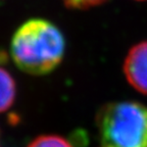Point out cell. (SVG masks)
<instances>
[{
    "label": "cell",
    "instance_id": "6",
    "mask_svg": "<svg viewBox=\"0 0 147 147\" xmlns=\"http://www.w3.org/2000/svg\"><path fill=\"white\" fill-rule=\"evenodd\" d=\"M61 1L69 8L86 9L101 4L105 2L106 0H61Z\"/></svg>",
    "mask_w": 147,
    "mask_h": 147
},
{
    "label": "cell",
    "instance_id": "1",
    "mask_svg": "<svg viewBox=\"0 0 147 147\" xmlns=\"http://www.w3.org/2000/svg\"><path fill=\"white\" fill-rule=\"evenodd\" d=\"M12 59L23 71L43 76L59 65L65 52L61 31L44 18H31L18 28L10 44Z\"/></svg>",
    "mask_w": 147,
    "mask_h": 147
},
{
    "label": "cell",
    "instance_id": "4",
    "mask_svg": "<svg viewBox=\"0 0 147 147\" xmlns=\"http://www.w3.org/2000/svg\"><path fill=\"white\" fill-rule=\"evenodd\" d=\"M16 94V81L6 69L0 67V113L13 104Z\"/></svg>",
    "mask_w": 147,
    "mask_h": 147
},
{
    "label": "cell",
    "instance_id": "5",
    "mask_svg": "<svg viewBox=\"0 0 147 147\" xmlns=\"http://www.w3.org/2000/svg\"><path fill=\"white\" fill-rule=\"evenodd\" d=\"M27 147H73V145L60 136L42 135L34 139Z\"/></svg>",
    "mask_w": 147,
    "mask_h": 147
},
{
    "label": "cell",
    "instance_id": "2",
    "mask_svg": "<svg viewBox=\"0 0 147 147\" xmlns=\"http://www.w3.org/2000/svg\"><path fill=\"white\" fill-rule=\"evenodd\" d=\"M103 147H147V106L135 101L105 104L96 115Z\"/></svg>",
    "mask_w": 147,
    "mask_h": 147
},
{
    "label": "cell",
    "instance_id": "3",
    "mask_svg": "<svg viewBox=\"0 0 147 147\" xmlns=\"http://www.w3.org/2000/svg\"><path fill=\"white\" fill-rule=\"evenodd\" d=\"M124 73L134 89L147 95V41L130 49L124 62Z\"/></svg>",
    "mask_w": 147,
    "mask_h": 147
}]
</instances>
